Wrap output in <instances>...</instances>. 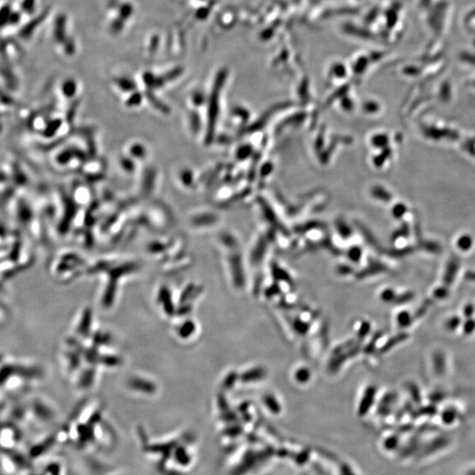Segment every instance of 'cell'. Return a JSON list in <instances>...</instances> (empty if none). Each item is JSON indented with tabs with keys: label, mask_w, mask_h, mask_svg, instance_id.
<instances>
[{
	"label": "cell",
	"mask_w": 475,
	"mask_h": 475,
	"mask_svg": "<svg viewBox=\"0 0 475 475\" xmlns=\"http://www.w3.org/2000/svg\"><path fill=\"white\" fill-rule=\"evenodd\" d=\"M435 362H437V364H435V369L437 372H442L444 369V358L441 356H437L435 358Z\"/></svg>",
	"instance_id": "obj_6"
},
{
	"label": "cell",
	"mask_w": 475,
	"mask_h": 475,
	"mask_svg": "<svg viewBox=\"0 0 475 475\" xmlns=\"http://www.w3.org/2000/svg\"><path fill=\"white\" fill-rule=\"evenodd\" d=\"M475 321H468L466 323V325H465V327H464V329H465V332H466V334H470L471 332H473V330L475 329Z\"/></svg>",
	"instance_id": "obj_8"
},
{
	"label": "cell",
	"mask_w": 475,
	"mask_h": 475,
	"mask_svg": "<svg viewBox=\"0 0 475 475\" xmlns=\"http://www.w3.org/2000/svg\"><path fill=\"white\" fill-rule=\"evenodd\" d=\"M458 266H459V261L457 258H452L450 259V261L447 264L445 275H444V281L446 283H451L453 279L455 278L457 269H458Z\"/></svg>",
	"instance_id": "obj_2"
},
{
	"label": "cell",
	"mask_w": 475,
	"mask_h": 475,
	"mask_svg": "<svg viewBox=\"0 0 475 475\" xmlns=\"http://www.w3.org/2000/svg\"><path fill=\"white\" fill-rule=\"evenodd\" d=\"M466 278L469 279V280L475 281V272L466 273Z\"/></svg>",
	"instance_id": "obj_10"
},
{
	"label": "cell",
	"mask_w": 475,
	"mask_h": 475,
	"mask_svg": "<svg viewBox=\"0 0 475 475\" xmlns=\"http://www.w3.org/2000/svg\"><path fill=\"white\" fill-rule=\"evenodd\" d=\"M457 245L460 250H469L473 245V238L469 235H463L457 239Z\"/></svg>",
	"instance_id": "obj_3"
},
{
	"label": "cell",
	"mask_w": 475,
	"mask_h": 475,
	"mask_svg": "<svg viewBox=\"0 0 475 475\" xmlns=\"http://www.w3.org/2000/svg\"><path fill=\"white\" fill-rule=\"evenodd\" d=\"M394 212H395V215L400 217L401 216L404 215L405 213L407 212V207L402 205V204H400V205L396 207Z\"/></svg>",
	"instance_id": "obj_7"
},
{
	"label": "cell",
	"mask_w": 475,
	"mask_h": 475,
	"mask_svg": "<svg viewBox=\"0 0 475 475\" xmlns=\"http://www.w3.org/2000/svg\"><path fill=\"white\" fill-rule=\"evenodd\" d=\"M458 323H459L458 319H457V318H454V319H453V320H451V321H450V322H449L448 326L450 327V328H456L457 325H458Z\"/></svg>",
	"instance_id": "obj_9"
},
{
	"label": "cell",
	"mask_w": 475,
	"mask_h": 475,
	"mask_svg": "<svg viewBox=\"0 0 475 475\" xmlns=\"http://www.w3.org/2000/svg\"><path fill=\"white\" fill-rule=\"evenodd\" d=\"M422 132L427 138H430L432 140L438 141L444 139V138H446L449 140H457L459 138L458 132L454 130L447 129V128L440 129V128L435 127V126H427L426 125V126H422Z\"/></svg>",
	"instance_id": "obj_1"
},
{
	"label": "cell",
	"mask_w": 475,
	"mask_h": 475,
	"mask_svg": "<svg viewBox=\"0 0 475 475\" xmlns=\"http://www.w3.org/2000/svg\"><path fill=\"white\" fill-rule=\"evenodd\" d=\"M463 149L466 150L468 153L475 157V138L466 140L463 145Z\"/></svg>",
	"instance_id": "obj_5"
},
{
	"label": "cell",
	"mask_w": 475,
	"mask_h": 475,
	"mask_svg": "<svg viewBox=\"0 0 475 475\" xmlns=\"http://www.w3.org/2000/svg\"><path fill=\"white\" fill-rule=\"evenodd\" d=\"M421 245L425 250L431 253H439L441 251V246L434 241H422Z\"/></svg>",
	"instance_id": "obj_4"
},
{
	"label": "cell",
	"mask_w": 475,
	"mask_h": 475,
	"mask_svg": "<svg viewBox=\"0 0 475 475\" xmlns=\"http://www.w3.org/2000/svg\"><path fill=\"white\" fill-rule=\"evenodd\" d=\"M471 310H473V308H471L470 305L466 308V310H465V313H466L467 316H470L471 313H472V312H473V311H471Z\"/></svg>",
	"instance_id": "obj_11"
}]
</instances>
